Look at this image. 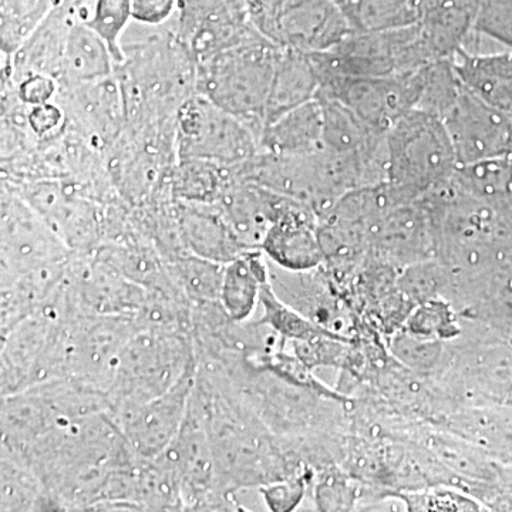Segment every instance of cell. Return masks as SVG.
<instances>
[{
  "mask_svg": "<svg viewBox=\"0 0 512 512\" xmlns=\"http://www.w3.org/2000/svg\"><path fill=\"white\" fill-rule=\"evenodd\" d=\"M281 47L256 35L205 57L197 62V94L247 123L261 140Z\"/></svg>",
  "mask_w": 512,
  "mask_h": 512,
  "instance_id": "6da1fadb",
  "label": "cell"
},
{
  "mask_svg": "<svg viewBox=\"0 0 512 512\" xmlns=\"http://www.w3.org/2000/svg\"><path fill=\"white\" fill-rule=\"evenodd\" d=\"M387 183L420 198L447 184L458 158L443 121L420 109L410 110L386 134Z\"/></svg>",
  "mask_w": 512,
  "mask_h": 512,
  "instance_id": "7a4b0ae2",
  "label": "cell"
},
{
  "mask_svg": "<svg viewBox=\"0 0 512 512\" xmlns=\"http://www.w3.org/2000/svg\"><path fill=\"white\" fill-rule=\"evenodd\" d=\"M194 366L185 336L171 329L134 333L121 352L109 392L114 413L163 396Z\"/></svg>",
  "mask_w": 512,
  "mask_h": 512,
  "instance_id": "3957f363",
  "label": "cell"
},
{
  "mask_svg": "<svg viewBox=\"0 0 512 512\" xmlns=\"http://www.w3.org/2000/svg\"><path fill=\"white\" fill-rule=\"evenodd\" d=\"M318 80L325 77H384L436 62L419 23L387 32H352L325 52L309 53Z\"/></svg>",
  "mask_w": 512,
  "mask_h": 512,
  "instance_id": "277c9868",
  "label": "cell"
},
{
  "mask_svg": "<svg viewBox=\"0 0 512 512\" xmlns=\"http://www.w3.org/2000/svg\"><path fill=\"white\" fill-rule=\"evenodd\" d=\"M175 150L177 158H198L237 171L262 148L247 123L195 93L178 110Z\"/></svg>",
  "mask_w": 512,
  "mask_h": 512,
  "instance_id": "5b68a950",
  "label": "cell"
},
{
  "mask_svg": "<svg viewBox=\"0 0 512 512\" xmlns=\"http://www.w3.org/2000/svg\"><path fill=\"white\" fill-rule=\"evenodd\" d=\"M424 69L384 77L333 76L319 80L320 99L340 101L376 130L387 133L423 93Z\"/></svg>",
  "mask_w": 512,
  "mask_h": 512,
  "instance_id": "8992f818",
  "label": "cell"
},
{
  "mask_svg": "<svg viewBox=\"0 0 512 512\" xmlns=\"http://www.w3.org/2000/svg\"><path fill=\"white\" fill-rule=\"evenodd\" d=\"M70 249L12 185H2V278L67 261Z\"/></svg>",
  "mask_w": 512,
  "mask_h": 512,
  "instance_id": "52a82bcc",
  "label": "cell"
},
{
  "mask_svg": "<svg viewBox=\"0 0 512 512\" xmlns=\"http://www.w3.org/2000/svg\"><path fill=\"white\" fill-rule=\"evenodd\" d=\"M134 335L123 316L97 315L64 332V370L96 389L109 392L124 346Z\"/></svg>",
  "mask_w": 512,
  "mask_h": 512,
  "instance_id": "ba28073f",
  "label": "cell"
},
{
  "mask_svg": "<svg viewBox=\"0 0 512 512\" xmlns=\"http://www.w3.org/2000/svg\"><path fill=\"white\" fill-rule=\"evenodd\" d=\"M460 165L512 153V117L501 113L461 86L441 116Z\"/></svg>",
  "mask_w": 512,
  "mask_h": 512,
  "instance_id": "9c48e42d",
  "label": "cell"
},
{
  "mask_svg": "<svg viewBox=\"0 0 512 512\" xmlns=\"http://www.w3.org/2000/svg\"><path fill=\"white\" fill-rule=\"evenodd\" d=\"M56 103L66 124L97 148H110L126 130V101L117 73L94 82L59 84Z\"/></svg>",
  "mask_w": 512,
  "mask_h": 512,
  "instance_id": "30bf717a",
  "label": "cell"
},
{
  "mask_svg": "<svg viewBox=\"0 0 512 512\" xmlns=\"http://www.w3.org/2000/svg\"><path fill=\"white\" fill-rule=\"evenodd\" d=\"M194 386L192 366L163 396L116 413L117 426L140 460H154L173 443L187 417Z\"/></svg>",
  "mask_w": 512,
  "mask_h": 512,
  "instance_id": "8fae6325",
  "label": "cell"
},
{
  "mask_svg": "<svg viewBox=\"0 0 512 512\" xmlns=\"http://www.w3.org/2000/svg\"><path fill=\"white\" fill-rule=\"evenodd\" d=\"M20 195L42 215L70 251H89L99 241V212L73 183L40 180L25 185Z\"/></svg>",
  "mask_w": 512,
  "mask_h": 512,
  "instance_id": "7c38bea8",
  "label": "cell"
},
{
  "mask_svg": "<svg viewBox=\"0 0 512 512\" xmlns=\"http://www.w3.org/2000/svg\"><path fill=\"white\" fill-rule=\"evenodd\" d=\"M316 218L311 208L276 194L275 217L262 242V251L286 271L316 268L325 259Z\"/></svg>",
  "mask_w": 512,
  "mask_h": 512,
  "instance_id": "4fadbf2b",
  "label": "cell"
},
{
  "mask_svg": "<svg viewBox=\"0 0 512 512\" xmlns=\"http://www.w3.org/2000/svg\"><path fill=\"white\" fill-rule=\"evenodd\" d=\"M352 32L345 13L332 0H286L272 42L309 55L332 49Z\"/></svg>",
  "mask_w": 512,
  "mask_h": 512,
  "instance_id": "5bb4252c",
  "label": "cell"
},
{
  "mask_svg": "<svg viewBox=\"0 0 512 512\" xmlns=\"http://www.w3.org/2000/svg\"><path fill=\"white\" fill-rule=\"evenodd\" d=\"M178 235L192 255L227 265L249 251L241 244L217 202L177 201Z\"/></svg>",
  "mask_w": 512,
  "mask_h": 512,
  "instance_id": "9a60e30c",
  "label": "cell"
},
{
  "mask_svg": "<svg viewBox=\"0 0 512 512\" xmlns=\"http://www.w3.org/2000/svg\"><path fill=\"white\" fill-rule=\"evenodd\" d=\"M421 36L434 59H451L473 35L481 0H423Z\"/></svg>",
  "mask_w": 512,
  "mask_h": 512,
  "instance_id": "2e32d148",
  "label": "cell"
},
{
  "mask_svg": "<svg viewBox=\"0 0 512 512\" xmlns=\"http://www.w3.org/2000/svg\"><path fill=\"white\" fill-rule=\"evenodd\" d=\"M450 60L468 92L512 117V52L483 55L463 47Z\"/></svg>",
  "mask_w": 512,
  "mask_h": 512,
  "instance_id": "e0dca14e",
  "label": "cell"
},
{
  "mask_svg": "<svg viewBox=\"0 0 512 512\" xmlns=\"http://www.w3.org/2000/svg\"><path fill=\"white\" fill-rule=\"evenodd\" d=\"M72 25L62 12H49L18 52L8 57L6 79L16 82L28 76H47L59 82Z\"/></svg>",
  "mask_w": 512,
  "mask_h": 512,
  "instance_id": "ac0fdd59",
  "label": "cell"
},
{
  "mask_svg": "<svg viewBox=\"0 0 512 512\" xmlns=\"http://www.w3.org/2000/svg\"><path fill=\"white\" fill-rule=\"evenodd\" d=\"M261 148L276 156H309L323 150V110L318 99L266 124Z\"/></svg>",
  "mask_w": 512,
  "mask_h": 512,
  "instance_id": "d6986e66",
  "label": "cell"
},
{
  "mask_svg": "<svg viewBox=\"0 0 512 512\" xmlns=\"http://www.w3.org/2000/svg\"><path fill=\"white\" fill-rule=\"evenodd\" d=\"M319 92L311 57L298 50L281 47L265 109V126L285 113L315 100Z\"/></svg>",
  "mask_w": 512,
  "mask_h": 512,
  "instance_id": "ffe728a7",
  "label": "cell"
},
{
  "mask_svg": "<svg viewBox=\"0 0 512 512\" xmlns=\"http://www.w3.org/2000/svg\"><path fill=\"white\" fill-rule=\"evenodd\" d=\"M268 278V262L255 249L225 265L220 302L229 320L244 322L254 313L256 302L261 301L262 285Z\"/></svg>",
  "mask_w": 512,
  "mask_h": 512,
  "instance_id": "44dd1931",
  "label": "cell"
},
{
  "mask_svg": "<svg viewBox=\"0 0 512 512\" xmlns=\"http://www.w3.org/2000/svg\"><path fill=\"white\" fill-rule=\"evenodd\" d=\"M117 72V62L106 40L87 23H73L64 49L59 84L106 79Z\"/></svg>",
  "mask_w": 512,
  "mask_h": 512,
  "instance_id": "7402d4cb",
  "label": "cell"
},
{
  "mask_svg": "<svg viewBox=\"0 0 512 512\" xmlns=\"http://www.w3.org/2000/svg\"><path fill=\"white\" fill-rule=\"evenodd\" d=\"M231 175V170L211 161L177 158L171 173V190L177 201L214 204L220 200Z\"/></svg>",
  "mask_w": 512,
  "mask_h": 512,
  "instance_id": "603a6c76",
  "label": "cell"
},
{
  "mask_svg": "<svg viewBox=\"0 0 512 512\" xmlns=\"http://www.w3.org/2000/svg\"><path fill=\"white\" fill-rule=\"evenodd\" d=\"M421 0H357L349 16L353 32H387L417 25Z\"/></svg>",
  "mask_w": 512,
  "mask_h": 512,
  "instance_id": "cb8c5ba5",
  "label": "cell"
},
{
  "mask_svg": "<svg viewBox=\"0 0 512 512\" xmlns=\"http://www.w3.org/2000/svg\"><path fill=\"white\" fill-rule=\"evenodd\" d=\"M225 265L197 255H178L168 265L167 272L185 295L195 302L220 301Z\"/></svg>",
  "mask_w": 512,
  "mask_h": 512,
  "instance_id": "d4e9b609",
  "label": "cell"
},
{
  "mask_svg": "<svg viewBox=\"0 0 512 512\" xmlns=\"http://www.w3.org/2000/svg\"><path fill=\"white\" fill-rule=\"evenodd\" d=\"M6 450V448H5ZM30 468V467H29ZM23 467L15 454L3 451L2 510H40L50 505L49 497L40 490V480Z\"/></svg>",
  "mask_w": 512,
  "mask_h": 512,
  "instance_id": "484cf974",
  "label": "cell"
},
{
  "mask_svg": "<svg viewBox=\"0 0 512 512\" xmlns=\"http://www.w3.org/2000/svg\"><path fill=\"white\" fill-rule=\"evenodd\" d=\"M261 303L264 308L262 325H268L284 338L295 340V342H305V340L320 338V336L338 338L335 333L316 325L312 320L303 316V313L286 305L285 302L279 301L269 279L262 285Z\"/></svg>",
  "mask_w": 512,
  "mask_h": 512,
  "instance_id": "4316f807",
  "label": "cell"
},
{
  "mask_svg": "<svg viewBox=\"0 0 512 512\" xmlns=\"http://www.w3.org/2000/svg\"><path fill=\"white\" fill-rule=\"evenodd\" d=\"M49 15L47 0H3L2 56L15 55Z\"/></svg>",
  "mask_w": 512,
  "mask_h": 512,
  "instance_id": "83f0119b",
  "label": "cell"
},
{
  "mask_svg": "<svg viewBox=\"0 0 512 512\" xmlns=\"http://www.w3.org/2000/svg\"><path fill=\"white\" fill-rule=\"evenodd\" d=\"M133 18V0H99L93 18L87 20V25L99 33L109 45L117 67L123 62L120 40Z\"/></svg>",
  "mask_w": 512,
  "mask_h": 512,
  "instance_id": "f1b7e54d",
  "label": "cell"
},
{
  "mask_svg": "<svg viewBox=\"0 0 512 512\" xmlns=\"http://www.w3.org/2000/svg\"><path fill=\"white\" fill-rule=\"evenodd\" d=\"M262 497L272 511H292L298 507L305 494V480L284 481V483L269 484L261 488Z\"/></svg>",
  "mask_w": 512,
  "mask_h": 512,
  "instance_id": "f546056e",
  "label": "cell"
},
{
  "mask_svg": "<svg viewBox=\"0 0 512 512\" xmlns=\"http://www.w3.org/2000/svg\"><path fill=\"white\" fill-rule=\"evenodd\" d=\"M174 8L175 0H133V19L144 25L163 26Z\"/></svg>",
  "mask_w": 512,
  "mask_h": 512,
  "instance_id": "4dcf8cb0",
  "label": "cell"
},
{
  "mask_svg": "<svg viewBox=\"0 0 512 512\" xmlns=\"http://www.w3.org/2000/svg\"><path fill=\"white\" fill-rule=\"evenodd\" d=\"M421 505L426 511H468L473 510L474 504L461 495L439 491V493L424 495Z\"/></svg>",
  "mask_w": 512,
  "mask_h": 512,
  "instance_id": "1f68e13d",
  "label": "cell"
},
{
  "mask_svg": "<svg viewBox=\"0 0 512 512\" xmlns=\"http://www.w3.org/2000/svg\"><path fill=\"white\" fill-rule=\"evenodd\" d=\"M339 9L345 13L346 18L349 20V16L352 15L353 9L356 8L357 0H332Z\"/></svg>",
  "mask_w": 512,
  "mask_h": 512,
  "instance_id": "d6a6232c",
  "label": "cell"
}]
</instances>
